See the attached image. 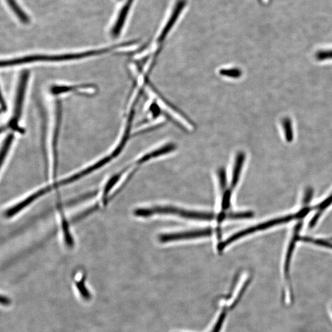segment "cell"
Instances as JSON below:
<instances>
[{
	"label": "cell",
	"instance_id": "cell-1",
	"mask_svg": "<svg viewBox=\"0 0 332 332\" xmlns=\"http://www.w3.org/2000/svg\"><path fill=\"white\" fill-rule=\"evenodd\" d=\"M135 43H136V41H128L127 43L114 45L108 48L78 52L62 53V54H34L24 55V56L2 60L1 66L2 68H8L17 67L22 65L34 64V63L64 62L88 59V58L108 54L109 52H113V51L118 49L119 48L128 47V46L132 45Z\"/></svg>",
	"mask_w": 332,
	"mask_h": 332
},
{
	"label": "cell",
	"instance_id": "cell-2",
	"mask_svg": "<svg viewBox=\"0 0 332 332\" xmlns=\"http://www.w3.org/2000/svg\"><path fill=\"white\" fill-rule=\"evenodd\" d=\"M134 215L137 217L147 218L154 215H171L189 220L200 221H211L217 219L214 214L211 212L195 211L174 206H154L152 207L138 208L134 210Z\"/></svg>",
	"mask_w": 332,
	"mask_h": 332
},
{
	"label": "cell",
	"instance_id": "cell-3",
	"mask_svg": "<svg viewBox=\"0 0 332 332\" xmlns=\"http://www.w3.org/2000/svg\"><path fill=\"white\" fill-rule=\"evenodd\" d=\"M314 209V207H305L304 209L300 210V211L296 213V214L279 218V219H277L270 220V221L264 222L263 224H260L255 225V226L241 230V231L232 234V236H230L229 238L225 240L224 241L220 242L217 246L218 251H219L220 254L222 253L223 251H224V249L230 246V244H231L232 242L237 241V240H238L240 238H242V237L248 236L249 234H253L254 232L262 231V230L268 229L269 228L276 226V225L284 224V223L289 222L295 219H303V218L306 216L307 214L311 211L312 209Z\"/></svg>",
	"mask_w": 332,
	"mask_h": 332
},
{
	"label": "cell",
	"instance_id": "cell-4",
	"mask_svg": "<svg viewBox=\"0 0 332 332\" xmlns=\"http://www.w3.org/2000/svg\"><path fill=\"white\" fill-rule=\"evenodd\" d=\"M29 78V72L24 71L19 78L18 88L16 94L15 102H14L13 115L8 122V127L9 129L18 130L21 132V128H19V123L23 115L24 101H25L26 89H27Z\"/></svg>",
	"mask_w": 332,
	"mask_h": 332
},
{
	"label": "cell",
	"instance_id": "cell-5",
	"mask_svg": "<svg viewBox=\"0 0 332 332\" xmlns=\"http://www.w3.org/2000/svg\"><path fill=\"white\" fill-rule=\"evenodd\" d=\"M214 230L207 228V229L191 230V231L165 233L160 235L159 241L161 243H166V242L198 239L210 236L214 233Z\"/></svg>",
	"mask_w": 332,
	"mask_h": 332
},
{
	"label": "cell",
	"instance_id": "cell-6",
	"mask_svg": "<svg viewBox=\"0 0 332 332\" xmlns=\"http://www.w3.org/2000/svg\"><path fill=\"white\" fill-rule=\"evenodd\" d=\"M186 5V0H178L177 1L168 22H167L166 25H165L164 28L162 29L161 33L159 35L158 39H157V42H158L159 44H161L166 40L167 36L168 35L171 29L175 25L176 22L178 21L181 12L183 11Z\"/></svg>",
	"mask_w": 332,
	"mask_h": 332
},
{
	"label": "cell",
	"instance_id": "cell-7",
	"mask_svg": "<svg viewBox=\"0 0 332 332\" xmlns=\"http://www.w3.org/2000/svg\"><path fill=\"white\" fill-rule=\"evenodd\" d=\"M177 147L175 144H173V143H169V144L164 145V146L159 147L158 149L153 150V151L147 153L144 156L138 159L134 162V164L135 166H140V165L150 161V159L170 153L175 151Z\"/></svg>",
	"mask_w": 332,
	"mask_h": 332
},
{
	"label": "cell",
	"instance_id": "cell-8",
	"mask_svg": "<svg viewBox=\"0 0 332 332\" xmlns=\"http://www.w3.org/2000/svg\"><path fill=\"white\" fill-rule=\"evenodd\" d=\"M134 0H127L122 9L120 11L117 20L111 30V35L113 38H116L120 35L121 31L125 26L127 17Z\"/></svg>",
	"mask_w": 332,
	"mask_h": 332
},
{
	"label": "cell",
	"instance_id": "cell-9",
	"mask_svg": "<svg viewBox=\"0 0 332 332\" xmlns=\"http://www.w3.org/2000/svg\"><path fill=\"white\" fill-rule=\"evenodd\" d=\"M245 159H246V155H245L244 153L240 152L237 154L236 159H235L233 172H232L231 185H230L229 188L232 191L236 187L237 183H238L240 174H241L242 168L243 167Z\"/></svg>",
	"mask_w": 332,
	"mask_h": 332
},
{
	"label": "cell",
	"instance_id": "cell-10",
	"mask_svg": "<svg viewBox=\"0 0 332 332\" xmlns=\"http://www.w3.org/2000/svg\"><path fill=\"white\" fill-rule=\"evenodd\" d=\"M302 225V222H301L295 227L294 235H293L291 241H290L289 246H288L284 265V273L286 276L288 275V272H289L290 261H291L292 254L294 253L296 242L299 241V233L300 230H301Z\"/></svg>",
	"mask_w": 332,
	"mask_h": 332
},
{
	"label": "cell",
	"instance_id": "cell-11",
	"mask_svg": "<svg viewBox=\"0 0 332 332\" xmlns=\"http://www.w3.org/2000/svg\"><path fill=\"white\" fill-rule=\"evenodd\" d=\"M254 216V214L251 211L238 212H220L217 215V221L218 224H221L225 220H241L251 219Z\"/></svg>",
	"mask_w": 332,
	"mask_h": 332
},
{
	"label": "cell",
	"instance_id": "cell-12",
	"mask_svg": "<svg viewBox=\"0 0 332 332\" xmlns=\"http://www.w3.org/2000/svg\"><path fill=\"white\" fill-rule=\"evenodd\" d=\"M6 1L8 2L9 6H10L14 13L16 14L22 23L28 24L30 23L29 17L26 15V13H24L23 9L21 8V7L18 5L16 0H6Z\"/></svg>",
	"mask_w": 332,
	"mask_h": 332
},
{
	"label": "cell",
	"instance_id": "cell-13",
	"mask_svg": "<svg viewBox=\"0 0 332 332\" xmlns=\"http://www.w3.org/2000/svg\"><path fill=\"white\" fill-rule=\"evenodd\" d=\"M332 203V194L329 197L327 198L326 200L322 201L321 204H319L318 205V211L316 213V214L314 215V217L312 218L311 221L309 223V228H313L315 225H316L317 220L321 217L322 212L324 211L327 207H329L331 204Z\"/></svg>",
	"mask_w": 332,
	"mask_h": 332
},
{
	"label": "cell",
	"instance_id": "cell-14",
	"mask_svg": "<svg viewBox=\"0 0 332 332\" xmlns=\"http://www.w3.org/2000/svg\"><path fill=\"white\" fill-rule=\"evenodd\" d=\"M85 276H82L81 280L76 281V285L82 299L88 301L91 299V295L86 286Z\"/></svg>",
	"mask_w": 332,
	"mask_h": 332
},
{
	"label": "cell",
	"instance_id": "cell-15",
	"mask_svg": "<svg viewBox=\"0 0 332 332\" xmlns=\"http://www.w3.org/2000/svg\"><path fill=\"white\" fill-rule=\"evenodd\" d=\"M219 74L230 78H239L242 76V71L237 68H225L220 70Z\"/></svg>",
	"mask_w": 332,
	"mask_h": 332
},
{
	"label": "cell",
	"instance_id": "cell-16",
	"mask_svg": "<svg viewBox=\"0 0 332 332\" xmlns=\"http://www.w3.org/2000/svg\"><path fill=\"white\" fill-rule=\"evenodd\" d=\"M283 129L284 130L285 137L286 140L288 142L292 141L293 138H294V134H293V129L292 121L288 118H285L282 120Z\"/></svg>",
	"mask_w": 332,
	"mask_h": 332
},
{
	"label": "cell",
	"instance_id": "cell-17",
	"mask_svg": "<svg viewBox=\"0 0 332 332\" xmlns=\"http://www.w3.org/2000/svg\"><path fill=\"white\" fill-rule=\"evenodd\" d=\"M299 241L309 242V243L317 245V246L327 247L332 249V243L324 240L312 238L309 237H299Z\"/></svg>",
	"mask_w": 332,
	"mask_h": 332
},
{
	"label": "cell",
	"instance_id": "cell-18",
	"mask_svg": "<svg viewBox=\"0 0 332 332\" xmlns=\"http://www.w3.org/2000/svg\"><path fill=\"white\" fill-rule=\"evenodd\" d=\"M218 176H219L220 190L224 193L226 190L227 186V174L224 168H222L219 169V171H218Z\"/></svg>",
	"mask_w": 332,
	"mask_h": 332
},
{
	"label": "cell",
	"instance_id": "cell-19",
	"mask_svg": "<svg viewBox=\"0 0 332 332\" xmlns=\"http://www.w3.org/2000/svg\"><path fill=\"white\" fill-rule=\"evenodd\" d=\"M316 58L319 60L332 59V50L319 51L317 53Z\"/></svg>",
	"mask_w": 332,
	"mask_h": 332
},
{
	"label": "cell",
	"instance_id": "cell-20",
	"mask_svg": "<svg viewBox=\"0 0 332 332\" xmlns=\"http://www.w3.org/2000/svg\"><path fill=\"white\" fill-rule=\"evenodd\" d=\"M312 194H313V191H312V189L311 188L307 189L306 194H305V196L304 198V203L306 204H308L309 203V201H311Z\"/></svg>",
	"mask_w": 332,
	"mask_h": 332
},
{
	"label": "cell",
	"instance_id": "cell-21",
	"mask_svg": "<svg viewBox=\"0 0 332 332\" xmlns=\"http://www.w3.org/2000/svg\"><path fill=\"white\" fill-rule=\"evenodd\" d=\"M11 300L8 299V297L1 296V303L2 305H4V306H7L10 304Z\"/></svg>",
	"mask_w": 332,
	"mask_h": 332
}]
</instances>
